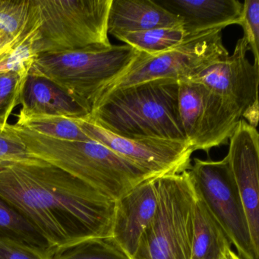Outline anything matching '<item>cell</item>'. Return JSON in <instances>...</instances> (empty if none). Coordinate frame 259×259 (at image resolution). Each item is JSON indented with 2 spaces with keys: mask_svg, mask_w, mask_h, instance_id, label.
I'll list each match as a JSON object with an SVG mask.
<instances>
[{
  "mask_svg": "<svg viewBox=\"0 0 259 259\" xmlns=\"http://www.w3.org/2000/svg\"><path fill=\"white\" fill-rule=\"evenodd\" d=\"M0 239L11 241L46 254L53 248L34 224L1 196Z\"/></svg>",
  "mask_w": 259,
  "mask_h": 259,
  "instance_id": "obj_18",
  "label": "cell"
},
{
  "mask_svg": "<svg viewBox=\"0 0 259 259\" xmlns=\"http://www.w3.org/2000/svg\"><path fill=\"white\" fill-rule=\"evenodd\" d=\"M242 115L236 104L206 88L189 142L193 151L201 150L208 153L212 148L227 143Z\"/></svg>",
  "mask_w": 259,
  "mask_h": 259,
  "instance_id": "obj_14",
  "label": "cell"
},
{
  "mask_svg": "<svg viewBox=\"0 0 259 259\" xmlns=\"http://www.w3.org/2000/svg\"><path fill=\"white\" fill-rule=\"evenodd\" d=\"M13 130L12 124H0V169L17 163L36 161Z\"/></svg>",
  "mask_w": 259,
  "mask_h": 259,
  "instance_id": "obj_24",
  "label": "cell"
},
{
  "mask_svg": "<svg viewBox=\"0 0 259 259\" xmlns=\"http://www.w3.org/2000/svg\"><path fill=\"white\" fill-rule=\"evenodd\" d=\"M0 259H48L44 254L11 241L0 239Z\"/></svg>",
  "mask_w": 259,
  "mask_h": 259,
  "instance_id": "obj_26",
  "label": "cell"
},
{
  "mask_svg": "<svg viewBox=\"0 0 259 259\" xmlns=\"http://www.w3.org/2000/svg\"><path fill=\"white\" fill-rule=\"evenodd\" d=\"M89 116L77 121L92 140L105 145L151 177L158 178L180 174L191 167V157L194 151L188 142L119 137L97 125Z\"/></svg>",
  "mask_w": 259,
  "mask_h": 259,
  "instance_id": "obj_9",
  "label": "cell"
},
{
  "mask_svg": "<svg viewBox=\"0 0 259 259\" xmlns=\"http://www.w3.org/2000/svg\"><path fill=\"white\" fill-rule=\"evenodd\" d=\"M240 26L248 49L254 57V64L259 65V0H245L243 2Z\"/></svg>",
  "mask_w": 259,
  "mask_h": 259,
  "instance_id": "obj_25",
  "label": "cell"
},
{
  "mask_svg": "<svg viewBox=\"0 0 259 259\" xmlns=\"http://www.w3.org/2000/svg\"><path fill=\"white\" fill-rule=\"evenodd\" d=\"M139 54L126 45L40 54L29 74L57 84L90 115L106 89L128 71Z\"/></svg>",
  "mask_w": 259,
  "mask_h": 259,
  "instance_id": "obj_4",
  "label": "cell"
},
{
  "mask_svg": "<svg viewBox=\"0 0 259 259\" xmlns=\"http://www.w3.org/2000/svg\"><path fill=\"white\" fill-rule=\"evenodd\" d=\"M222 31L219 28L189 36L178 46L161 54L148 55L139 52L128 71L110 84L101 97L115 89L154 80L190 79L230 55L223 44Z\"/></svg>",
  "mask_w": 259,
  "mask_h": 259,
  "instance_id": "obj_7",
  "label": "cell"
},
{
  "mask_svg": "<svg viewBox=\"0 0 259 259\" xmlns=\"http://www.w3.org/2000/svg\"><path fill=\"white\" fill-rule=\"evenodd\" d=\"M179 25H183L181 19L155 0H112L108 34L113 37L124 33Z\"/></svg>",
  "mask_w": 259,
  "mask_h": 259,
  "instance_id": "obj_15",
  "label": "cell"
},
{
  "mask_svg": "<svg viewBox=\"0 0 259 259\" xmlns=\"http://www.w3.org/2000/svg\"><path fill=\"white\" fill-rule=\"evenodd\" d=\"M112 0H34L39 27L31 42L34 55L107 48Z\"/></svg>",
  "mask_w": 259,
  "mask_h": 259,
  "instance_id": "obj_5",
  "label": "cell"
},
{
  "mask_svg": "<svg viewBox=\"0 0 259 259\" xmlns=\"http://www.w3.org/2000/svg\"><path fill=\"white\" fill-rule=\"evenodd\" d=\"M23 72H7L0 74V124L9 123V118L22 101L27 77Z\"/></svg>",
  "mask_w": 259,
  "mask_h": 259,
  "instance_id": "obj_23",
  "label": "cell"
},
{
  "mask_svg": "<svg viewBox=\"0 0 259 259\" xmlns=\"http://www.w3.org/2000/svg\"><path fill=\"white\" fill-rule=\"evenodd\" d=\"M178 89L179 81L174 80L115 89L98 100L89 117L119 137L188 142L179 113Z\"/></svg>",
  "mask_w": 259,
  "mask_h": 259,
  "instance_id": "obj_2",
  "label": "cell"
},
{
  "mask_svg": "<svg viewBox=\"0 0 259 259\" xmlns=\"http://www.w3.org/2000/svg\"><path fill=\"white\" fill-rule=\"evenodd\" d=\"M221 259H242L239 255H238L237 253L235 252V251H233L231 247H229L226 249L225 252L223 254L222 257Z\"/></svg>",
  "mask_w": 259,
  "mask_h": 259,
  "instance_id": "obj_27",
  "label": "cell"
},
{
  "mask_svg": "<svg viewBox=\"0 0 259 259\" xmlns=\"http://www.w3.org/2000/svg\"><path fill=\"white\" fill-rule=\"evenodd\" d=\"M157 178H150L116 200L112 237L133 258L157 210Z\"/></svg>",
  "mask_w": 259,
  "mask_h": 259,
  "instance_id": "obj_12",
  "label": "cell"
},
{
  "mask_svg": "<svg viewBox=\"0 0 259 259\" xmlns=\"http://www.w3.org/2000/svg\"><path fill=\"white\" fill-rule=\"evenodd\" d=\"M12 125L33 157L63 169L114 201L142 182L155 178L96 141L60 140Z\"/></svg>",
  "mask_w": 259,
  "mask_h": 259,
  "instance_id": "obj_3",
  "label": "cell"
},
{
  "mask_svg": "<svg viewBox=\"0 0 259 259\" xmlns=\"http://www.w3.org/2000/svg\"><path fill=\"white\" fill-rule=\"evenodd\" d=\"M0 196L29 220L52 248L112 236L116 201L44 160L0 169Z\"/></svg>",
  "mask_w": 259,
  "mask_h": 259,
  "instance_id": "obj_1",
  "label": "cell"
},
{
  "mask_svg": "<svg viewBox=\"0 0 259 259\" xmlns=\"http://www.w3.org/2000/svg\"><path fill=\"white\" fill-rule=\"evenodd\" d=\"M248 50L245 40L239 39L231 55L210 65L189 81L200 83L231 101L244 114L258 104L259 65L250 63Z\"/></svg>",
  "mask_w": 259,
  "mask_h": 259,
  "instance_id": "obj_10",
  "label": "cell"
},
{
  "mask_svg": "<svg viewBox=\"0 0 259 259\" xmlns=\"http://www.w3.org/2000/svg\"><path fill=\"white\" fill-rule=\"evenodd\" d=\"M183 25L161 27L139 32L116 34L115 38L148 55L161 54L184 41L187 37Z\"/></svg>",
  "mask_w": 259,
  "mask_h": 259,
  "instance_id": "obj_20",
  "label": "cell"
},
{
  "mask_svg": "<svg viewBox=\"0 0 259 259\" xmlns=\"http://www.w3.org/2000/svg\"><path fill=\"white\" fill-rule=\"evenodd\" d=\"M188 170L157 178V210L132 259L191 258L197 193Z\"/></svg>",
  "mask_w": 259,
  "mask_h": 259,
  "instance_id": "obj_6",
  "label": "cell"
},
{
  "mask_svg": "<svg viewBox=\"0 0 259 259\" xmlns=\"http://www.w3.org/2000/svg\"><path fill=\"white\" fill-rule=\"evenodd\" d=\"M38 27L34 0H0V37L6 41L23 40Z\"/></svg>",
  "mask_w": 259,
  "mask_h": 259,
  "instance_id": "obj_19",
  "label": "cell"
},
{
  "mask_svg": "<svg viewBox=\"0 0 259 259\" xmlns=\"http://www.w3.org/2000/svg\"><path fill=\"white\" fill-rule=\"evenodd\" d=\"M16 125L53 139L66 141L92 140L81 130L77 119L48 115L17 114Z\"/></svg>",
  "mask_w": 259,
  "mask_h": 259,
  "instance_id": "obj_22",
  "label": "cell"
},
{
  "mask_svg": "<svg viewBox=\"0 0 259 259\" xmlns=\"http://www.w3.org/2000/svg\"><path fill=\"white\" fill-rule=\"evenodd\" d=\"M188 171L197 194L234 245L238 255L242 259H258L227 157L218 161L195 158Z\"/></svg>",
  "mask_w": 259,
  "mask_h": 259,
  "instance_id": "obj_8",
  "label": "cell"
},
{
  "mask_svg": "<svg viewBox=\"0 0 259 259\" xmlns=\"http://www.w3.org/2000/svg\"><path fill=\"white\" fill-rule=\"evenodd\" d=\"M226 157L243 204L254 249L259 253V134L241 119Z\"/></svg>",
  "mask_w": 259,
  "mask_h": 259,
  "instance_id": "obj_11",
  "label": "cell"
},
{
  "mask_svg": "<svg viewBox=\"0 0 259 259\" xmlns=\"http://www.w3.org/2000/svg\"><path fill=\"white\" fill-rule=\"evenodd\" d=\"M229 247L231 242L197 194L190 259H221Z\"/></svg>",
  "mask_w": 259,
  "mask_h": 259,
  "instance_id": "obj_17",
  "label": "cell"
},
{
  "mask_svg": "<svg viewBox=\"0 0 259 259\" xmlns=\"http://www.w3.org/2000/svg\"><path fill=\"white\" fill-rule=\"evenodd\" d=\"M21 105L19 114L22 115H48L72 119H81L89 115L57 84L30 74L25 81Z\"/></svg>",
  "mask_w": 259,
  "mask_h": 259,
  "instance_id": "obj_16",
  "label": "cell"
},
{
  "mask_svg": "<svg viewBox=\"0 0 259 259\" xmlns=\"http://www.w3.org/2000/svg\"><path fill=\"white\" fill-rule=\"evenodd\" d=\"M183 22L188 37L240 24L243 3L238 0H155Z\"/></svg>",
  "mask_w": 259,
  "mask_h": 259,
  "instance_id": "obj_13",
  "label": "cell"
},
{
  "mask_svg": "<svg viewBox=\"0 0 259 259\" xmlns=\"http://www.w3.org/2000/svg\"><path fill=\"white\" fill-rule=\"evenodd\" d=\"M48 259H132L112 236L78 241L51 248Z\"/></svg>",
  "mask_w": 259,
  "mask_h": 259,
  "instance_id": "obj_21",
  "label": "cell"
}]
</instances>
